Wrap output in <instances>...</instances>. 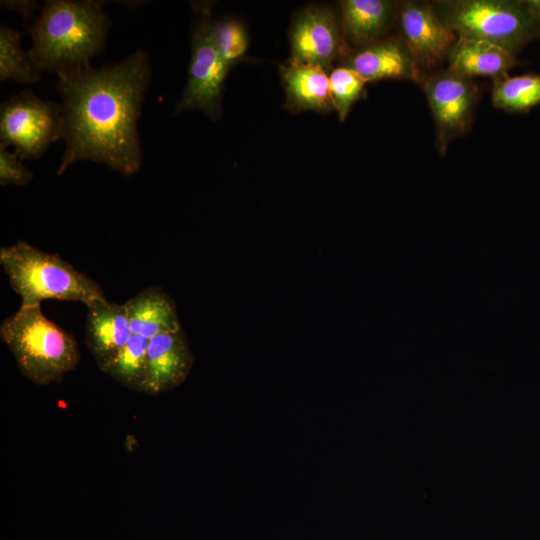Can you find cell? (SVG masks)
Wrapping results in <instances>:
<instances>
[{
  "label": "cell",
  "instance_id": "12",
  "mask_svg": "<svg viewBox=\"0 0 540 540\" xmlns=\"http://www.w3.org/2000/svg\"><path fill=\"white\" fill-rule=\"evenodd\" d=\"M340 65L359 73L367 82L384 79L419 80L416 65L404 42L384 38L369 45L351 50Z\"/></svg>",
  "mask_w": 540,
  "mask_h": 540
},
{
  "label": "cell",
  "instance_id": "6",
  "mask_svg": "<svg viewBox=\"0 0 540 540\" xmlns=\"http://www.w3.org/2000/svg\"><path fill=\"white\" fill-rule=\"evenodd\" d=\"M64 139L61 103L23 91L2 102L0 146H12L21 160L40 158L55 141Z\"/></svg>",
  "mask_w": 540,
  "mask_h": 540
},
{
  "label": "cell",
  "instance_id": "15",
  "mask_svg": "<svg viewBox=\"0 0 540 540\" xmlns=\"http://www.w3.org/2000/svg\"><path fill=\"white\" fill-rule=\"evenodd\" d=\"M344 40L351 51L384 39L397 18V5L388 0L340 2Z\"/></svg>",
  "mask_w": 540,
  "mask_h": 540
},
{
  "label": "cell",
  "instance_id": "8",
  "mask_svg": "<svg viewBox=\"0 0 540 540\" xmlns=\"http://www.w3.org/2000/svg\"><path fill=\"white\" fill-rule=\"evenodd\" d=\"M290 59L321 66L330 72L349 52L339 14L327 6L310 5L298 11L289 29Z\"/></svg>",
  "mask_w": 540,
  "mask_h": 540
},
{
  "label": "cell",
  "instance_id": "22",
  "mask_svg": "<svg viewBox=\"0 0 540 540\" xmlns=\"http://www.w3.org/2000/svg\"><path fill=\"white\" fill-rule=\"evenodd\" d=\"M212 35L222 60L230 70L244 61L249 42L246 28L239 20L212 22Z\"/></svg>",
  "mask_w": 540,
  "mask_h": 540
},
{
  "label": "cell",
  "instance_id": "2",
  "mask_svg": "<svg viewBox=\"0 0 540 540\" xmlns=\"http://www.w3.org/2000/svg\"><path fill=\"white\" fill-rule=\"evenodd\" d=\"M110 20L103 4L92 0H48L28 33L34 66L58 77L91 66L105 47Z\"/></svg>",
  "mask_w": 540,
  "mask_h": 540
},
{
  "label": "cell",
  "instance_id": "18",
  "mask_svg": "<svg viewBox=\"0 0 540 540\" xmlns=\"http://www.w3.org/2000/svg\"><path fill=\"white\" fill-rule=\"evenodd\" d=\"M21 34L6 24L0 26V80L20 84L40 82L41 72L21 47Z\"/></svg>",
  "mask_w": 540,
  "mask_h": 540
},
{
  "label": "cell",
  "instance_id": "16",
  "mask_svg": "<svg viewBox=\"0 0 540 540\" xmlns=\"http://www.w3.org/2000/svg\"><path fill=\"white\" fill-rule=\"evenodd\" d=\"M449 71L462 77H500L511 69L514 52L498 44L458 37L448 53Z\"/></svg>",
  "mask_w": 540,
  "mask_h": 540
},
{
  "label": "cell",
  "instance_id": "21",
  "mask_svg": "<svg viewBox=\"0 0 540 540\" xmlns=\"http://www.w3.org/2000/svg\"><path fill=\"white\" fill-rule=\"evenodd\" d=\"M368 82L355 70L339 65L329 72L330 95L340 121L348 116L352 106L364 93Z\"/></svg>",
  "mask_w": 540,
  "mask_h": 540
},
{
  "label": "cell",
  "instance_id": "5",
  "mask_svg": "<svg viewBox=\"0 0 540 540\" xmlns=\"http://www.w3.org/2000/svg\"><path fill=\"white\" fill-rule=\"evenodd\" d=\"M432 6L458 37L489 41L513 52L536 37L540 29L523 1L449 0Z\"/></svg>",
  "mask_w": 540,
  "mask_h": 540
},
{
  "label": "cell",
  "instance_id": "4",
  "mask_svg": "<svg viewBox=\"0 0 540 540\" xmlns=\"http://www.w3.org/2000/svg\"><path fill=\"white\" fill-rule=\"evenodd\" d=\"M0 337L22 375L38 385L60 383L80 361L76 339L49 320L41 305L20 306L2 321Z\"/></svg>",
  "mask_w": 540,
  "mask_h": 540
},
{
  "label": "cell",
  "instance_id": "14",
  "mask_svg": "<svg viewBox=\"0 0 540 540\" xmlns=\"http://www.w3.org/2000/svg\"><path fill=\"white\" fill-rule=\"evenodd\" d=\"M285 108L292 113L315 111L328 113L333 104L330 95L329 71L325 68L289 59L280 65Z\"/></svg>",
  "mask_w": 540,
  "mask_h": 540
},
{
  "label": "cell",
  "instance_id": "3",
  "mask_svg": "<svg viewBox=\"0 0 540 540\" xmlns=\"http://www.w3.org/2000/svg\"><path fill=\"white\" fill-rule=\"evenodd\" d=\"M0 265L20 306L41 305L46 299L81 302L87 308L107 300L101 286L57 254L24 240L0 248Z\"/></svg>",
  "mask_w": 540,
  "mask_h": 540
},
{
  "label": "cell",
  "instance_id": "1",
  "mask_svg": "<svg viewBox=\"0 0 540 540\" xmlns=\"http://www.w3.org/2000/svg\"><path fill=\"white\" fill-rule=\"evenodd\" d=\"M58 78L65 150L57 175L81 160L135 174L142 163L137 124L151 78L148 54L138 50L117 64Z\"/></svg>",
  "mask_w": 540,
  "mask_h": 540
},
{
  "label": "cell",
  "instance_id": "24",
  "mask_svg": "<svg viewBox=\"0 0 540 540\" xmlns=\"http://www.w3.org/2000/svg\"><path fill=\"white\" fill-rule=\"evenodd\" d=\"M1 6L18 11L25 22H28L42 8L35 1H1Z\"/></svg>",
  "mask_w": 540,
  "mask_h": 540
},
{
  "label": "cell",
  "instance_id": "19",
  "mask_svg": "<svg viewBox=\"0 0 540 540\" xmlns=\"http://www.w3.org/2000/svg\"><path fill=\"white\" fill-rule=\"evenodd\" d=\"M492 102L497 108L510 112L527 111L540 104V74L496 78Z\"/></svg>",
  "mask_w": 540,
  "mask_h": 540
},
{
  "label": "cell",
  "instance_id": "23",
  "mask_svg": "<svg viewBox=\"0 0 540 540\" xmlns=\"http://www.w3.org/2000/svg\"><path fill=\"white\" fill-rule=\"evenodd\" d=\"M32 178V171L22 163L16 152L0 146V185L25 186Z\"/></svg>",
  "mask_w": 540,
  "mask_h": 540
},
{
  "label": "cell",
  "instance_id": "10",
  "mask_svg": "<svg viewBox=\"0 0 540 540\" xmlns=\"http://www.w3.org/2000/svg\"><path fill=\"white\" fill-rule=\"evenodd\" d=\"M397 20L403 42L419 68L438 64L456 41V34L440 20L432 5L404 2Z\"/></svg>",
  "mask_w": 540,
  "mask_h": 540
},
{
  "label": "cell",
  "instance_id": "9",
  "mask_svg": "<svg viewBox=\"0 0 540 540\" xmlns=\"http://www.w3.org/2000/svg\"><path fill=\"white\" fill-rule=\"evenodd\" d=\"M424 92L436 124L437 146L443 152L469 126L476 89L470 79L448 70L425 80Z\"/></svg>",
  "mask_w": 540,
  "mask_h": 540
},
{
  "label": "cell",
  "instance_id": "7",
  "mask_svg": "<svg viewBox=\"0 0 540 540\" xmlns=\"http://www.w3.org/2000/svg\"><path fill=\"white\" fill-rule=\"evenodd\" d=\"M198 11L200 16L191 32L187 82L174 115L197 109L217 120L222 114V92L230 69L215 46L209 6L201 5Z\"/></svg>",
  "mask_w": 540,
  "mask_h": 540
},
{
  "label": "cell",
  "instance_id": "11",
  "mask_svg": "<svg viewBox=\"0 0 540 540\" xmlns=\"http://www.w3.org/2000/svg\"><path fill=\"white\" fill-rule=\"evenodd\" d=\"M193 364V354L182 329L149 339L147 370L142 392L158 395L185 381Z\"/></svg>",
  "mask_w": 540,
  "mask_h": 540
},
{
  "label": "cell",
  "instance_id": "25",
  "mask_svg": "<svg viewBox=\"0 0 540 540\" xmlns=\"http://www.w3.org/2000/svg\"><path fill=\"white\" fill-rule=\"evenodd\" d=\"M530 15L540 23V0L523 1Z\"/></svg>",
  "mask_w": 540,
  "mask_h": 540
},
{
  "label": "cell",
  "instance_id": "20",
  "mask_svg": "<svg viewBox=\"0 0 540 540\" xmlns=\"http://www.w3.org/2000/svg\"><path fill=\"white\" fill-rule=\"evenodd\" d=\"M149 339L132 335L128 343L101 371L122 385L142 392L147 370Z\"/></svg>",
  "mask_w": 540,
  "mask_h": 540
},
{
  "label": "cell",
  "instance_id": "13",
  "mask_svg": "<svg viewBox=\"0 0 540 540\" xmlns=\"http://www.w3.org/2000/svg\"><path fill=\"white\" fill-rule=\"evenodd\" d=\"M85 341L102 370L132 337L125 304L107 300L87 308Z\"/></svg>",
  "mask_w": 540,
  "mask_h": 540
},
{
  "label": "cell",
  "instance_id": "17",
  "mask_svg": "<svg viewBox=\"0 0 540 540\" xmlns=\"http://www.w3.org/2000/svg\"><path fill=\"white\" fill-rule=\"evenodd\" d=\"M124 304L133 335L151 339L182 329L174 300L160 287H148Z\"/></svg>",
  "mask_w": 540,
  "mask_h": 540
}]
</instances>
